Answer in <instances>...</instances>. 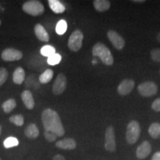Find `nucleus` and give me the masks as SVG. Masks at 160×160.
I'll return each instance as SVG.
<instances>
[{"mask_svg": "<svg viewBox=\"0 0 160 160\" xmlns=\"http://www.w3.org/2000/svg\"><path fill=\"white\" fill-rule=\"evenodd\" d=\"M107 35L110 42L112 43V45L114 46L115 48H117V50H122L125 47V39L117 31H113V30H110V31H108Z\"/></svg>", "mask_w": 160, "mask_h": 160, "instance_id": "9d476101", "label": "nucleus"}, {"mask_svg": "<svg viewBox=\"0 0 160 160\" xmlns=\"http://www.w3.org/2000/svg\"><path fill=\"white\" fill-rule=\"evenodd\" d=\"M67 87V78L64 73H61L57 76L53 85V93L54 95H60L65 91Z\"/></svg>", "mask_w": 160, "mask_h": 160, "instance_id": "6e6552de", "label": "nucleus"}, {"mask_svg": "<svg viewBox=\"0 0 160 160\" xmlns=\"http://www.w3.org/2000/svg\"><path fill=\"white\" fill-rule=\"evenodd\" d=\"M158 86L153 82H144L138 86V91L142 97H149L157 94Z\"/></svg>", "mask_w": 160, "mask_h": 160, "instance_id": "0eeeda50", "label": "nucleus"}, {"mask_svg": "<svg viewBox=\"0 0 160 160\" xmlns=\"http://www.w3.org/2000/svg\"><path fill=\"white\" fill-rule=\"evenodd\" d=\"M53 160H66V159L62 155L57 154L53 157Z\"/></svg>", "mask_w": 160, "mask_h": 160, "instance_id": "2f4dec72", "label": "nucleus"}, {"mask_svg": "<svg viewBox=\"0 0 160 160\" xmlns=\"http://www.w3.org/2000/svg\"><path fill=\"white\" fill-rule=\"evenodd\" d=\"M25 79V72L21 67H18L15 69L13 74V81L15 84L21 85L23 83Z\"/></svg>", "mask_w": 160, "mask_h": 160, "instance_id": "f3484780", "label": "nucleus"}, {"mask_svg": "<svg viewBox=\"0 0 160 160\" xmlns=\"http://www.w3.org/2000/svg\"><path fill=\"white\" fill-rule=\"evenodd\" d=\"M48 5L51 11L55 13H62L65 11V7L58 0H48Z\"/></svg>", "mask_w": 160, "mask_h": 160, "instance_id": "a211bd4d", "label": "nucleus"}, {"mask_svg": "<svg viewBox=\"0 0 160 160\" xmlns=\"http://www.w3.org/2000/svg\"><path fill=\"white\" fill-rule=\"evenodd\" d=\"M42 122L45 131H51L55 133L58 137L65 134V129L60 119L59 115L54 110L45 109L42 113Z\"/></svg>", "mask_w": 160, "mask_h": 160, "instance_id": "f257e3e1", "label": "nucleus"}, {"mask_svg": "<svg viewBox=\"0 0 160 160\" xmlns=\"http://www.w3.org/2000/svg\"><path fill=\"white\" fill-rule=\"evenodd\" d=\"M56 147L62 150H73L77 148V142L72 138H65L57 142Z\"/></svg>", "mask_w": 160, "mask_h": 160, "instance_id": "ddd939ff", "label": "nucleus"}, {"mask_svg": "<svg viewBox=\"0 0 160 160\" xmlns=\"http://www.w3.org/2000/svg\"><path fill=\"white\" fill-rule=\"evenodd\" d=\"M1 133H2V126L0 125V135H1Z\"/></svg>", "mask_w": 160, "mask_h": 160, "instance_id": "c9c22d12", "label": "nucleus"}, {"mask_svg": "<svg viewBox=\"0 0 160 160\" xmlns=\"http://www.w3.org/2000/svg\"><path fill=\"white\" fill-rule=\"evenodd\" d=\"M62 60L61 55L59 53H55V54L51 56V57L48 58V63L50 65H56L59 64Z\"/></svg>", "mask_w": 160, "mask_h": 160, "instance_id": "bb28decb", "label": "nucleus"}, {"mask_svg": "<svg viewBox=\"0 0 160 160\" xmlns=\"http://www.w3.org/2000/svg\"><path fill=\"white\" fill-rule=\"evenodd\" d=\"M19 145V141L17 138L10 137L7 138L5 141H4V146L6 148H10L15 147V146H17Z\"/></svg>", "mask_w": 160, "mask_h": 160, "instance_id": "a878e982", "label": "nucleus"}, {"mask_svg": "<svg viewBox=\"0 0 160 160\" xmlns=\"http://www.w3.org/2000/svg\"><path fill=\"white\" fill-rule=\"evenodd\" d=\"M25 135L31 139H37L39 135V128H38V127L35 124H30L25 130Z\"/></svg>", "mask_w": 160, "mask_h": 160, "instance_id": "dca6fc26", "label": "nucleus"}, {"mask_svg": "<svg viewBox=\"0 0 160 160\" xmlns=\"http://www.w3.org/2000/svg\"><path fill=\"white\" fill-rule=\"evenodd\" d=\"M53 71L51 69H47L39 76V80L41 83L47 84L53 79Z\"/></svg>", "mask_w": 160, "mask_h": 160, "instance_id": "412c9836", "label": "nucleus"}, {"mask_svg": "<svg viewBox=\"0 0 160 160\" xmlns=\"http://www.w3.org/2000/svg\"><path fill=\"white\" fill-rule=\"evenodd\" d=\"M93 6L97 11L105 12L108 11L111 8V2L108 0H95Z\"/></svg>", "mask_w": 160, "mask_h": 160, "instance_id": "6ab92c4d", "label": "nucleus"}, {"mask_svg": "<svg viewBox=\"0 0 160 160\" xmlns=\"http://www.w3.org/2000/svg\"><path fill=\"white\" fill-rule=\"evenodd\" d=\"M16 106H17L16 100L14 99H9L2 104V107L3 111H5V113H8L15 108Z\"/></svg>", "mask_w": 160, "mask_h": 160, "instance_id": "4be33fe9", "label": "nucleus"}, {"mask_svg": "<svg viewBox=\"0 0 160 160\" xmlns=\"http://www.w3.org/2000/svg\"><path fill=\"white\" fill-rule=\"evenodd\" d=\"M157 41H158V42H160V33H159V34L157 35Z\"/></svg>", "mask_w": 160, "mask_h": 160, "instance_id": "f704fd0d", "label": "nucleus"}, {"mask_svg": "<svg viewBox=\"0 0 160 160\" xmlns=\"http://www.w3.org/2000/svg\"><path fill=\"white\" fill-rule=\"evenodd\" d=\"M2 59L5 62H14L22 58V53L14 48H6L2 53Z\"/></svg>", "mask_w": 160, "mask_h": 160, "instance_id": "1a4fd4ad", "label": "nucleus"}, {"mask_svg": "<svg viewBox=\"0 0 160 160\" xmlns=\"http://www.w3.org/2000/svg\"><path fill=\"white\" fill-rule=\"evenodd\" d=\"M40 53L44 57H48V58L51 57V56L55 54L56 49L53 46L51 45H45L40 50Z\"/></svg>", "mask_w": 160, "mask_h": 160, "instance_id": "5701e85b", "label": "nucleus"}, {"mask_svg": "<svg viewBox=\"0 0 160 160\" xmlns=\"http://www.w3.org/2000/svg\"><path fill=\"white\" fill-rule=\"evenodd\" d=\"M133 2H136V3H142V2H145V0H133V1H132Z\"/></svg>", "mask_w": 160, "mask_h": 160, "instance_id": "72a5a7b5", "label": "nucleus"}, {"mask_svg": "<svg viewBox=\"0 0 160 160\" xmlns=\"http://www.w3.org/2000/svg\"><path fill=\"white\" fill-rule=\"evenodd\" d=\"M105 137V148L108 151L115 152L117 150V143H116L114 128L113 126H108L106 128Z\"/></svg>", "mask_w": 160, "mask_h": 160, "instance_id": "423d86ee", "label": "nucleus"}, {"mask_svg": "<svg viewBox=\"0 0 160 160\" xmlns=\"http://www.w3.org/2000/svg\"><path fill=\"white\" fill-rule=\"evenodd\" d=\"M21 98L25 107L28 110L33 109L35 105V102L33 99V94L30 91H25L22 93Z\"/></svg>", "mask_w": 160, "mask_h": 160, "instance_id": "2eb2a0df", "label": "nucleus"}, {"mask_svg": "<svg viewBox=\"0 0 160 160\" xmlns=\"http://www.w3.org/2000/svg\"><path fill=\"white\" fill-rule=\"evenodd\" d=\"M84 39L83 33L80 30H76L70 36L68 46L71 51L73 52L79 51L82 47V42Z\"/></svg>", "mask_w": 160, "mask_h": 160, "instance_id": "39448f33", "label": "nucleus"}, {"mask_svg": "<svg viewBox=\"0 0 160 160\" xmlns=\"http://www.w3.org/2000/svg\"><path fill=\"white\" fill-rule=\"evenodd\" d=\"M44 137H45V139L47 140L48 142H54L58 137L55 133L48 131H45V132H44Z\"/></svg>", "mask_w": 160, "mask_h": 160, "instance_id": "c85d7f7f", "label": "nucleus"}, {"mask_svg": "<svg viewBox=\"0 0 160 160\" xmlns=\"http://www.w3.org/2000/svg\"><path fill=\"white\" fill-rule=\"evenodd\" d=\"M9 121L17 126L21 127L24 124V117L22 114L13 115L9 118Z\"/></svg>", "mask_w": 160, "mask_h": 160, "instance_id": "393cba45", "label": "nucleus"}, {"mask_svg": "<svg viewBox=\"0 0 160 160\" xmlns=\"http://www.w3.org/2000/svg\"><path fill=\"white\" fill-rule=\"evenodd\" d=\"M92 53L94 57H98L106 65L113 64V57L111 52L103 43L97 42L95 44L92 50Z\"/></svg>", "mask_w": 160, "mask_h": 160, "instance_id": "f03ea898", "label": "nucleus"}, {"mask_svg": "<svg viewBox=\"0 0 160 160\" xmlns=\"http://www.w3.org/2000/svg\"><path fill=\"white\" fill-rule=\"evenodd\" d=\"M67 28L68 25L66 21L65 20L62 19L59 21V22L57 24V26H56V32H57V34L63 35L66 32V31H67Z\"/></svg>", "mask_w": 160, "mask_h": 160, "instance_id": "b1692460", "label": "nucleus"}, {"mask_svg": "<svg viewBox=\"0 0 160 160\" xmlns=\"http://www.w3.org/2000/svg\"><path fill=\"white\" fill-rule=\"evenodd\" d=\"M135 86V82L133 79H125L121 82L118 86V93L122 96H126L129 94L133 91Z\"/></svg>", "mask_w": 160, "mask_h": 160, "instance_id": "9b49d317", "label": "nucleus"}, {"mask_svg": "<svg viewBox=\"0 0 160 160\" xmlns=\"http://www.w3.org/2000/svg\"><path fill=\"white\" fill-rule=\"evenodd\" d=\"M152 148L151 143L148 141H144L137 148L136 151L137 157L139 159H144L147 158L151 153Z\"/></svg>", "mask_w": 160, "mask_h": 160, "instance_id": "f8f14e48", "label": "nucleus"}, {"mask_svg": "<svg viewBox=\"0 0 160 160\" xmlns=\"http://www.w3.org/2000/svg\"><path fill=\"white\" fill-rule=\"evenodd\" d=\"M141 133V128L138 122L133 120L130 122L126 130V140L129 145H133L139 139Z\"/></svg>", "mask_w": 160, "mask_h": 160, "instance_id": "7ed1b4c3", "label": "nucleus"}, {"mask_svg": "<svg viewBox=\"0 0 160 160\" xmlns=\"http://www.w3.org/2000/svg\"><path fill=\"white\" fill-rule=\"evenodd\" d=\"M1 24H2V22H1V20H0V25H1Z\"/></svg>", "mask_w": 160, "mask_h": 160, "instance_id": "e433bc0d", "label": "nucleus"}, {"mask_svg": "<svg viewBox=\"0 0 160 160\" xmlns=\"http://www.w3.org/2000/svg\"><path fill=\"white\" fill-rule=\"evenodd\" d=\"M151 59L157 62H160V48L153 49L151 51Z\"/></svg>", "mask_w": 160, "mask_h": 160, "instance_id": "c756f323", "label": "nucleus"}, {"mask_svg": "<svg viewBox=\"0 0 160 160\" xmlns=\"http://www.w3.org/2000/svg\"><path fill=\"white\" fill-rule=\"evenodd\" d=\"M152 109L154 110L157 112H160V98H158L152 103L151 105Z\"/></svg>", "mask_w": 160, "mask_h": 160, "instance_id": "7c9ffc66", "label": "nucleus"}, {"mask_svg": "<svg viewBox=\"0 0 160 160\" xmlns=\"http://www.w3.org/2000/svg\"><path fill=\"white\" fill-rule=\"evenodd\" d=\"M148 133L153 139L160 138V124L158 122L151 124L149 127Z\"/></svg>", "mask_w": 160, "mask_h": 160, "instance_id": "aec40b11", "label": "nucleus"}, {"mask_svg": "<svg viewBox=\"0 0 160 160\" xmlns=\"http://www.w3.org/2000/svg\"><path fill=\"white\" fill-rule=\"evenodd\" d=\"M151 160H160V151H157L152 157Z\"/></svg>", "mask_w": 160, "mask_h": 160, "instance_id": "473e14b6", "label": "nucleus"}, {"mask_svg": "<svg viewBox=\"0 0 160 160\" xmlns=\"http://www.w3.org/2000/svg\"><path fill=\"white\" fill-rule=\"evenodd\" d=\"M22 10L28 14L37 17L45 12V7L41 2L37 0H31L23 4Z\"/></svg>", "mask_w": 160, "mask_h": 160, "instance_id": "20e7f679", "label": "nucleus"}, {"mask_svg": "<svg viewBox=\"0 0 160 160\" xmlns=\"http://www.w3.org/2000/svg\"><path fill=\"white\" fill-rule=\"evenodd\" d=\"M8 77V72L5 68H0V86L5 82Z\"/></svg>", "mask_w": 160, "mask_h": 160, "instance_id": "cd10ccee", "label": "nucleus"}, {"mask_svg": "<svg viewBox=\"0 0 160 160\" xmlns=\"http://www.w3.org/2000/svg\"><path fill=\"white\" fill-rule=\"evenodd\" d=\"M0 160H2V159H1V158H0Z\"/></svg>", "mask_w": 160, "mask_h": 160, "instance_id": "4c0bfd02", "label": "nucleus"}, {"mask_svg": "<svg viewBox=\"0 0 160 160\" xmlns=\"http://www.w3.org/2000/svg\"><path fill=\"white\" fill-rule=\"evenodd\" d=\"M34 33L37 39L40 40L41 42H48L50 39V37L46 31L45 28L43 27L41 24H37L34 27Z\"/></svg>", "mask_w": 160, "mask_h": 160, "instance_id": "4468645a", "label": "nucleus"}]
</instances>
